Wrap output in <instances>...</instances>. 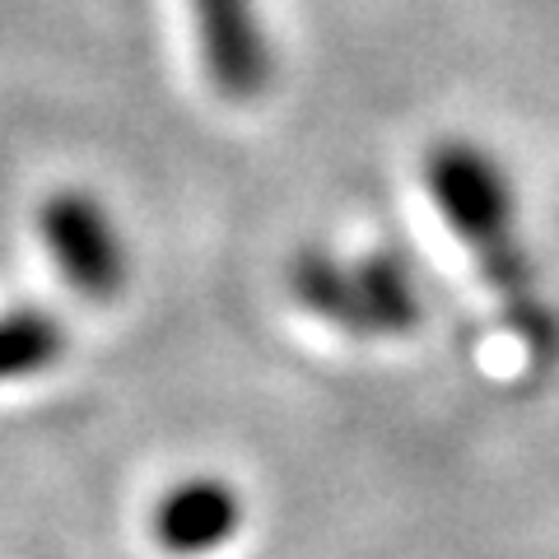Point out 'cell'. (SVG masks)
Here are the masks:
<instances>
[{
  "label": "cell",
  "instance_id": "5",
  "mask_svg": "<svg viewBox=\"0 0 559 559\" xmlns=\"http://www.w3.org/2000/svg\"><path fill=\"white\" fill-rule=\"evenodd\" d=\"M289 294L318 322L345 331L349 341H373V318L359 289L355 261H341L326 248H304L289 257Z\"/></svg>",
  "mask_w": 559,
  "mask_h": 559
},
{
  "label": "cell",
  "instance_id": "1",
  "mask_svg": "<svg viewBox=\"0 0 559 559\" xmlns=\"http://www.w3.org/2000/svg\"><path fill=\"white\" fill-rule=\"evenodd\" d=\"M425 191L443 229L476 261V275L495 294L509 336L532 364L559 355V322L546 308L532 248L522 238L513 173L489 145L471 135H443L425 154Z\"/></svg>",
  "mask_w": 559,
  "mask_h": 559
},
{
  "label": "cell",
  "instance_id": "4",
  "mask_svg": "<svg viewBox=\"0 0 559 559\" xmlns=\"http://www.w3.org/2000/svg\"><path fill=\"white\" fill-rule=\"evenodd\" d=\"M242 527V499L229 480L215 476H191L173 485L154 509V540L168 555L201 559L210 550L229 546Z\"/></svg>",
  "mask_w": 559,
  "mask_h": 559
},
{
  "label": "cell",
  "instance_id": "7",
  "mask_svg": "<svg viewBox=\"0 0 559 559\" xmlns=\"http://www.w3.org/2000/svg\"><path fill=\"white\" fill-rule=\"evenodd\" d=\"M66 355V326L47 308L0 312V382L47 373Z\"/></svg>",
  "mask_w": 559,
  "mask_h": 559
},
{
  "label": "cell",
  "instance_id": "3",
  "mask_svg": "<svg viewBox=\"0 0 559 559\" xmlns=\"http://www.w3.org/2000/svg\"><path fill=\"white\" fill-rule=\"evenodd\" d=\"M201 33V61L219 98L252 103L271 90L275 51L266 24L257 14V0H191Z\"/></svg>",
  "mask_w": 559,
  "mask_h": 559
},
{
  "label": "cell",
  "instance_id": "2",
  "mask_svg": "<svg viewBox=\"0 0 559 559\" xmlns=\"http://www.w3.org/2000/svg\"><path fill=\"white\" fill-rule=\"evenodd\" d=\"M38 229H43V242L51 261H57L61 280L75 294H84L94 304H112L127 289V275H131L127 242H121L112 215L94 197H84V191H57L43 205Z\"/></svg>",
  "mask_w": 559,
  "mask_h": 559
},
{
  "label": "cell",
  "instance_id": "6",
  "mask_svg": "<svg viewBox=\"0 0 559 559\" xmlns=\"http://www.w3.org/2000/svg\"><path fill=\"white\" fill-rule=\"evenodd\" d=\"M359 289L373 318V341H401L425 322V299H419L411 261L396 248H369L355 257Z\"/></svg>",
  "mask_w": 559,
  "mask_h": 559
}]
</instances>
